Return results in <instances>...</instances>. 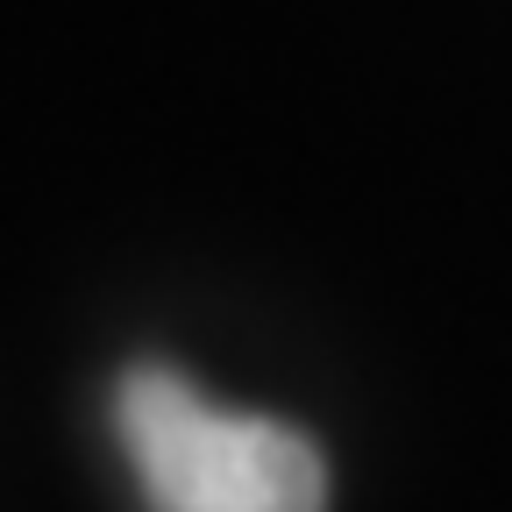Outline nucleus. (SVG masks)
Here are the masks:
<instances>
[{"label":"nucleus","mask_w":512,"mask_h":512,"mask_svg":"<svg viewBox=\"0 0 512 512\" xmlns=\"http://www.w3.org/2000/svg\"><path fill=\"white\" fill-rule=\"evenodd\" d=\"M114 427L150 512H328L320 448L264 413H228L164 363H136Z\"/></svg>","instance_id":"f257e3e1"}]
</instances>
